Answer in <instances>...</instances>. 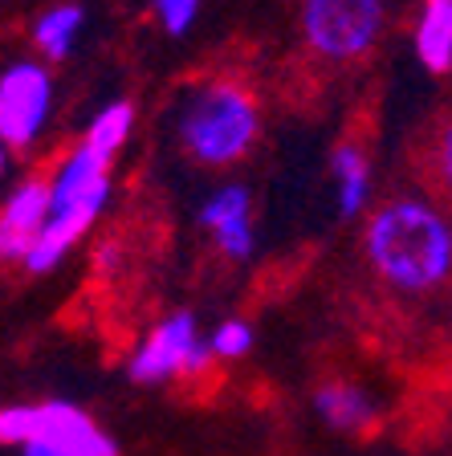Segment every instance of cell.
Returning a JSON list of instances; mask_svg holds the SVG:
<instances>
[{
    "label": "cell",
    "mask_w": 452,
    "mask_h": 456,
    "mask_svg": "<svg viewBox=\"0 0 452 456\" xmlns=\"http://www.w3.org/2000/svg\"><path fill=\"white\" fill-rule=\"evenodd\" d=\"M363 261L396 302L452 297V204L428 191L383 196L363 216Z\"/></svg>",
    "instance_id": "6da1fadb"
},
{
    "label": "cell",
    "mask_w": 452,
    "mask_h": 456,
    "mask_svg": "<svg viewBox=\"0 0 452 456\" xmlns=\"http://www.w3.org/2000/svg\"><path fill=\"white\" fill-rule=\"evenodd\" d=\"M111 155L78 139L66 151V159L49 175V224L41 232L33 256L25 261L29 273H49L82 245V237L103 220L106 204H111Z\"/></svg>",
    "instance_id": "7a4b0ae2"
},
{
    "label": "cell",
    "mask_w": 452,
    "mask_h": 456,
    "mask_svg": "<svg viewBox=\"0 0 452 456\" xmlns=\"http://www.w3.org/2000/svg\"><path fill=\"white\" fill-rule=\"evenodd\" d=\"M179 147L200 167H233L261 139V102L245 82L236 77H212L196 86L179 110Z\"/></svg>",
    "instance_id": "3957f363"
},
{
    "label": "cell",
    "mask_w": 452,
    "mask_h": 456,
    "mask_svg": "<svg viewBox=\"0 0 452 456\" xmlns=\"http://www.w3.org/2000/svg\"><path fill=\"white\" fill-rule=\"evenodd\" d=\"M0 444L9 448H57L70 456H123L119 440L95 416L70 399H33L0 408Z\"/></svg>",
    "instance_id": "277c9868"
},
{
    "label": "cell",
    "mask_w": 452,
    "mask_h": 456,
    "mask_svg": "<svg viewBox=\"0 0 452 456\" xmlns=\"http://www.w3.org/2000/svg\"><path fill=\"white\" fill-rule=\"evenodd\" d=\"M301 45L326 66H355L387 33V0H301Z\"/></svg>",
    "instance_id": "5b68a950"
},
{
    "label": "cell",
    "mask_w": 452,
    "mask_h": 456,
    "mask_svg": "<svg viewBox=\"0 0 452 456\" xmlns=\"http://www.w3.org/2000/svg\"><path fill=\"white\" fill-rule=\"evenodd\" d=\"M212 362H217V354L200 334L196 314L176 310L143 334V342L127 359V375L139 387H160V383H176V379H196Z\"/></svg>",
    "instance_id": "8992f818"
},
{
    "label": "cell",
    "mask_w": 452,
    "mask_h": 456,
    "mask_svg": "<svg viewBox=\"0 0 452 456\" xmlns=\"http://www.w3.org/2000/svg\"><path fill=\"white\" fill-rule=\"evenodd\" d=\"M53 110V77L41 61L21 57L0 69V139L12 151H29L41 139Z\"/></svg>",
    "instance_id": "52a82bcc"
},
{
    "label": "cell",
    "mask_w": 452,
    "mask_h": 456,
    "mask_svg": "<svg viewBox=\"0 0 452 456\" xmlns=\"http://www.w3.org/2000/svg\"><path fill=\"white\" fill-rule=\"evenodd\" d=\"M49 224V175H29L0 204V261L25 265Z\"/></svg>",
    "instance_id": "ba28073f"
},
{
    "label": "cell",
    "mask_w": 452,
    "mask_h": 456,
    "mask_svg": "<svg viewBox=\"0 0 452 456\" xmlns=\"http://www.w3.org/2000/svg\"><path fill=\"white\" fill-rule=\"evenodd\" d=\"M200 228L228 261H249L257 248V228L253 196H249L245 183H220V188L208 191V200L200 204Z\"/></svg>",
    "instance_id": "9c48e42d"
},
{
    "label": "cell",
    "mask_w": 452,
    "mask_h": 456,
    "mask_svg": "<svg viewBox=\"0 0 452 456\" xmlns=\"http://www.w3.org/2000/svg\"><path fill=\"white\" fill-rule=\"evenodd\" d=\"M314 411L334 436H371L379 428V399L358 379H322L314 387Z\"/></svg>",
    "instance_id": "30bf717a"
},
{
    "label": "cell",
    "mask_w": 452,
    "mask_h": 456,
    "mask_svg": "<svg viewBox=\"0 0 452 456\" xmlns=\"http://www.w3.org/2000/svg\"><path fill=\"white\" fill-rule=\"evenodd\" d=\"M330 180H334V212L339 220H358L367 216L371 191H375V171H371V155L358 139H342L330 151Z\"/></svg>",
    "instance_id": "8fae6325"
},
{
    "label": "cell",
    "mask_w": 452,
    "mask_h": 456,
    "mask_svg": "<svg viewBox=\"0 0 452 456\" xmlns=\"http://www.w3.org/2000/svg\"><path fill=\"white\" fill-rule=\"evenodd\" d=\"M412 53L424 74H452V0H420L412 17Z\"/></svg>",
    "instance_id": "7c38bea8"
},
{
    "label": "cell",
    "mask_w": 452,
    "mask_h": 456,
    "mask_svg": "<svg viewBox=\"0 0 452 456\" xmlns=\"http://www.w3.org/2000/svg\"><path fill=\"white\" fill-rule=\"evenodd\" d=\"M82 25H86L82 4H53V9H45L33 20V49L57 66V61H66L74 53L78 37H82Z\"/></svg>",
    "instance_id": "4fadbf2b"
},
{
    "label": "cell",
    "mask_w": 452,
    "mask_h": 456,
    "mask_svg": "<svg viewBox=\"0 0 452 456\" xmlns=\"http://www.w3.org/2000/svg\"><path fill=\"white\" fill-rule=\"evenodd\" d=\"M131 131H135V102H131V98H119V102H106L103 110L90 118V126H86L82 139L114 159V155L127 147Z\"/></svg>",
    "instance_id": "5bb4252c"
},
{
    "label": "cell",
    "mask_w": 452,
    "mask_h": 456,
    "mask_svg": "<svg viewBox=\"0 0 452 456\" xmlns=\"http://www.w3.org/2000/svg\"><path fill=\"white\" fill-rule=\"evenodd\" d=\"M428 175L440 188V196L452 204V106L440 114V123L432 126V139H428Z\"/></svg>",
    "instance_id": "9a60e30c"
},
{
    "label": "cell",
    "mask_w": 452,
    "mask_h": 456,
    "mask_svg": "<svg viewBox=\"0 0 452 456\" xmlns=\"http://www.w3.org/2000/svg\"><path fill=\"white\" fill-rule=\"evenodd\" d=\"M253 342H257L253 322H245V318H225L217 330L208 334V346H212V354H217L220 362L245 359V354L253 351Z\"/></svg>",
    "instance_id": "2e32d148"
},
{
    "label": "cell",
    "mask_w": 452,
    "mask_h": 456,
    "mask_svg": "<svg viewBox=\"0 0 452 456\" xmlns=\"http://www.w3.org/2000/svg\"><path fill=\"white\" fill-rule=\"evenodd\" d=\"M151 4H155V17H160V25L168 28L171 37H184L196 25L204 0H151Z\"/></svg>",
    "instance_id": "e0dca14e"
},
{
    "label": "cell",
    "mask_w": 452,
    "mask_h": 456,
    "mask_svg": "<svg viewBox=\"0 0 452 456\" xmlns=\"http://www.w3.org/2000/svg\"><path fill=\"white\" fill-rule=\"evenodd\" d=\"M95 256H98V269H114L119 265V240H103Z\"/></svg>",
    "instance_id": "ac0fdd59"
},
{
    "label": "cell",
    "mask_w": 452,
    "mask_h": 456,
    "mask_svg": "<svg viewBox=\"0 0 452 456\" xmlns=\"http://www.w3.org/2000/svg\"><path fill=\"white\" fill-rule=\"evenodd\" d=\"M21 456H70V452H57V448H37V444H29V448H21Z\"/></svg>",
    "instance_id": "d6986e66"
},
{
    "label": "cell",
    "mask_w": 452,
    "mask_h": 456,
    "mask_svg": "<svg viewBox=\"0 0 452 456\" xmlns=\"http://www.w3.org/2000/svg\"><path fill=\"white\" fill-rule=\"evenodd\" d=\"M9 151H12V147L0 139V175H4V167H9Z\"/></svg>",
    "instance_id": "ffe728a7"
}]
</instances>
